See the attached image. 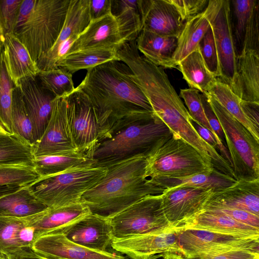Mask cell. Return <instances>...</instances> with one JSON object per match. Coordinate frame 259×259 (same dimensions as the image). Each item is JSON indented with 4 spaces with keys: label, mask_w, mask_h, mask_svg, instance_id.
<instances>
[{
    "label": "cell",
    "mask_w": 259,
    "mask_h": 259,
    "mask_svg": "<svg viewBox=\"0 0 259 259\" xmlns=\"http://www.w3.org/2000/svg\"><path fill=\"white\" fill-rule=\"evenodd\" d=\"M131 75L125 63L111 61L88 70L76 88L93 108L100 127L99 143L131 124L154 115Z\"/></svg>",
    "instance_id": "obj_1"
},
{
    "label": "cell",
    "mask_w": 259,
    "mask_h": 259,
    "mask_svg": "<svg viewBox=\"0 0 259 259\" xmlns=\"http://www.w3.org/2000/svg\"><path fill=\"white\" fill-rule=\"evenodd\" d=\"M146 157L138 156L106 167L105 176L81 197L91 213L110 219L149 195L162 194L164 189L145 176Z\"/></svg>",
    "instance_id": "obj_2"
},
{
    "label": "cell",
    "mask_w": 259,
    "mask_h": 259,
    "mask_svg": "<svg viewBox=\"0 0 259 259\" xmlns=\"http://www.w3.org/2000/svg\"><path fill=\"white\" fill-rule=\"evenodd\" d=\"M172 133L155 114L131 124L100 142L92 153L95 166L109 165L138 156H146Z\"/></svg>",
    "instance_id": "obj_3"
},
{
    "label": "cell",
    "mask_w": 259,
    "mask_h": 259,
    "mask_svg": "<svg viewBox=\"0 0 259 259\" xmlns=\"http://www.w3.org/2000/svg\"><path fill=\"white\" fill-rule=\"evenodd\" d=\"M70 0H34L26 20L13 34L36 63L54 45L64 25Z\"/></svg>",
    "instance_id": "obj_4"
},
{
    "label": "cell",
    "mask_w": 259,
    "mask_h": 259,
    "mask_svg": "<svg viewBox=\"0 0 259 259\" xmlns=\"http://www.w3.org/2000/svg\"><path fill=\"white\" fill-rule=\"evenodd\" d=\"M145 177L183 178L212 173L214 169L193 146L172 135L146 157Z\"/></svg>",
    "instance_id": "obj_5"
},
{
    "label": "cell",
    "mask_w": 259,
    "mask_h": 259,
    "mask_svg": "<svg viewBox=\"0 0 259 259\" xmlns=\"http://www.w3.org/2000/svg\"><path fill=\"white\" fill-rule=\"evenodd\" d=\"M107 170L101 166L72 169L40 178L27 187L48 207L68 205L80 202L82 195L100 182Z\"/></svg>",
    "instance_id": "obj_6"
},
{
    "label": "cell",
    "mask_w": 259,
    "mask_h": 259,
    "mask_svg": "<svg viewBox=\"0 0 259 259\" xmlns=\"http://www.w3.org/2000/svg\"><path fill=\"white\" fill-rule=\"evenodd\" d=\"M205 94L223 129L235 180L259 179V142L212 96Z\"/></svg>",
    "instance_id": "obj_7"
},
{
    "label": "cell",
    "mask_w": 259,
    "mask_h": 259,
    "mask_svg": "<svg viewBox=\"0 0 259 259\" xmlns=\"http://www.w3.org/2000/svg\"><path fill=\"white\" fill-rule=\"evenodd\" d=\"M161 194L145 197L109 219L113 239L171 228L161 207Z\"/></svg>",
    "instance_id": "obj_8"
},
{
    "label": "cell",
    "mask_w": 259,
    "mask_h": 259,
    "mask_svg": "<svg viewBox=\"0 0 259 259\" xmlns=\"http://www.w3.org/2000/svg\"><path fill=\"white\" fill-rule=\"evenodd\" d=\"M178 230L179 242L183 255L188 258H199L205 255L233 250H246L259 253V238L199 229Z\"/></svg>",
    "instance_id": "obj_9"
},
{
    "label": "cell",
    "mask_w": 259,
    "mask_h": 259,
    "mask_svg": "<svg viewBox=\"0 0 259 259\" xmlns=\"http://www.w3.org/2000/svg\"><path fill=\"white\" fill-rule=\"evenodd\" d=\"M64 98L68 124L75 148L92 156L100 141V127L93 108L87 97L76 88Z\"/></svg>",
    "instance_id": "obj_10"
},
{
    "label": "cell",
    "mask_w": 259,
    "mask_h": 259,
    "mask_svg": "<svg viewBox=\"0 0 259 259\" xmlns=\"http://www.w3.org/2000/svg\"><path fill=\"white\" fill-rule=\"evenodd\" d=\"M176 229L149 233L121 239H113L111 246L132 259H156L166 252L183 255Z\"/></svg>",
    "instance_id": "obj_11"
},
{
    "label": "cell",
    "mask_w": 259,
    "mask_h": 259,
    "mask_svg": "<svg viewBox=\"0 0 259 259\" xmlns=\"http://www.w3.org/2000/svg\"><path fill=\"white\" fill-rule=\"evenodd\" d=\"M213 192L189 187L165 189L161 194V207L170 227H179L202 210Z\"/></svg>",
    "instance_id": "obj_12"
},
{
    "label": "cell",
    "mask_w": 259,
    "mask_h": 259,
    "mask_svg": "<svg viewBox=\"0 0 259 259\" xmlns=\"http://www.w3.org/2000/svg\"><path fill=\"white\" fill-rule=\"evenodd\" d=\"M220 68V79L232 88L236 73L237 54L233 37L230 0L222 5L211 22Z\"/></svg>",
    "instance_id": "obj_13"
},
{
    "label": "cell",
    "mask_w": 259,
    "mask_h": 259,
    "mask_svg": "<svg viewBox=\"0 0 259 259\" xmlns=\"http://www.w3.org/2000/svg\"><path fill=\"white\" fill-rule=\"evenodd\" d=\"M34 156L77 151L73 143L67 118L64 97L56 98L48 124L39 140L33 146Z\"/></svg>",
    "instance_id": "obj_14"
},
{
    "label": "cell",
    "mask_w": 259,
    "mask_h": 259,
    "mask_svg": "<svg viewBox=\"0 0 259 259\" xmlns=\"http://www.w3.org/2000/svg\"><path fill=\"white\" fill-rule=\"evenodd\" d=\"M237 56L249 50L259 51V1H230Z\"/></svg>",
    "instance_id": "obj_15"
},
{
    "label": "cell",
    "mask_w": 259,
    "mask_h": 259,
    "mask_svg": "<svg viewBox=\"0 0 259 259\" xmlns=\"http://www.w3.org/2000/svg\"><path fill=\"white\" fill-rule=\"evenodd\" d=\"M30 248L46 259H128L108 251L88 249L69 240L62 233H50L39 236Z\"/></svg>",
    "instance_id": "obj_16"
},
{
    "label": "cell",
    "mask_w": 259,
    "mask_h": 259,
    "mask_svg": "<svg viewBox=\"0 0 259 259\" xmlns=\"http://www.w3.org/2000/svg\"><path fill=\"white\" fill-rule=\"evenodd\" d=\"M18 87L26 109L33 121L37 142L48 124L53 101L56 97L42 87L36 76L21 79Z\"/></svg>",
    "instance_id": "obj_17"
},
{
    "label": "cell",
    "mask_w": 259,
    "mask_h": 259,
    "mask_svg": "<svg viewBox=\"0 0 259 259\" xmlns=\"http://www.w3.org/2000/svg\"><path fill=\"white\" fill-rule=\"evenodd\" d=\"M88 207L81 201L68 205L52 207L25 218L33 228L35 239L50 233H63L70 225L90 214Z\"/></svg>",
    "instance_id": "obj_18"
},
{
    "label": "cell",
    "mask_w": 259,
    "mask_h": 259,
    "mask_svg": "<svg viewBox=\"0 0 259 259\" xmlns=\"http://www.w3.org/2000/svg\"><path fill=\"white\" fill-rule=\"evenodd\" d=\"M62 234L78 245L99 252H107L113 239L109 219L92 213L70 225Z\"/></svg>",
    "instance_id": "obj_19"
},
{
    "label": "cell",
    "mask_w": 259,
    "mask_h": 259,
    "mask_svg": "<svg viewBox=\"0 0 259 259\" xmlns=\"http://www.w3.org/2000/svg\"><path fill=\"white\" fill-rule=\"evenodd\" d=\"M123 43L116 19L110 13L90 21L67 54L87 50L107 49L117 50Z\"/></svg>",
    "instance_id": "obj_20"
},
{
    "label": "cell",
    "mask_w": 259,
    "mask_h": 259,
    "mask_svg": "<svg viewBox=\"0 0 259 259\" xmlns=\"http://www.w3.org/2000/svg\"><path fill=\"white\" fill-rule=\"evenodd\" d=\"M143 29L156 34L179 36L185 21L167 0H139Z\"/></svg>",
    "instance_id": "obj_21"
},
{
    "label": "cell",
    "mask_w": 259,
    "mask_h": 259,
    "mask_svg": "<svg viewBox=\"0 0 259 259\" xmlns=\"http://www.w3.org/2000/svg\"><path fill=\"white\" fill-rule=\"evenodd\" d=\"M174 229H194L247 238H259V229L238 222L221 211L204 207Z\"/></svg>",
    "instance_id": "obj_22"
},
{
    "label": "cell",
    "mask_w": 259,
    "mask_h": 259,
    "mask_svg": "<svg viewBox=\"0 0 259 259\" xmlns=\"http://www.w3.org/2000/svg\"><path fill=\"white\" fill-rule=\"evenodd\" d=\"M222 1L209 0L204 11L185 22L178 37L177 46L173 55V60L177 65L179 62L198 49L199 42L210 27Z\"/></svg>",
    "instance_id": "obj_23"
},
{
    "label": "cell",
    "mask_w": 259,
    "mask_h": 259,
    "mask_svg": "<svg viewBox=\"0 0 259 259\" xmlns=\"http://www.w3.org/2000/svg\"><path fill=\"white\" fill-rule=\"evenodd\" d=\"M206 205L241 209L259 216V179L236 181L229 187L213 192Z\"/></svg>",
    "instance_id": "obj_24"
},
{
    "label": "cell",
    "mask_w": 259,
    "mask_h": 259,
    "mask_svg": "<svg viewBox=\"0 0 259 259\" xmlns=\"http://www.w3.org/2000/svg\"><path fill=\"white\" fill-rule=\"evenodd\" d=\"M231 90L243 100L259 103V51L249 50L237 56Z\"/></svg>",
    "instance_id": "obj_25"
},
{
    "label": "cell",
    "mask_w": 259,
    "mask_h": 259,
    "mask_svg": "<svg viewBox=\"0 0 259 259\" xmlns=\"http://www.w3.org/2000/svg\"><path fill=\"white\" fill-rule=\"evenodd\" d=\"M178 38L161 36L142 30L136 39L139 52L148 60L163 68H177L173 55Z\"/></svg>",
    "instance_id": "obj_26"
},
{
    "label": "cell",
    "mask_w": 259,
    "mask_h": 259,
    "mask_svg": "<svg viewBox=\"0 0 259 259\" xmlns=\"http://www.w3.org/2000/svg\"><path fill=\"white\" fill-rule=\"evenodd\" d=\"M3 51L8 71L16 87L21 79L37 76L39 70L36 63L13 34L5 36Z\"/></svg>",
    "instance_id": "obj_27"
},
{
    "label": "cell",
    "mask_w": 259,
    "mask_h": 259,
    "mask_svg": "<svg viewBox=\"0 0 259 259\" xmlns=\"http://www.w3.org/2000/svg\"><path fill=\"white\" fill-rule=\"evenodd\" d=\"M95 165L91 155L78 151L34 157V169L40 178L72 169L95 166Z\"/></svg>",
    "instance_id": "obj_28"
},
{
    "label": "cell",
    "mask_w": 259,
    "mask_h": 259,
    "mask_svg": "<svg viewBox=\"0 0 259 259\" xmlns=\"http://www.w3.org/2000/svg\"><path fill=\"white\" fill-rule=\"evenodd\" d=\"M35 240L34 229L24 218L0 217V252L11 254L30 248Z\"/></svg>",
    "instance_id": "obj_29"
},
{
    "label": "cell",
    "mask_w": 259,
    "mask_h": 259,
    "mask_svg": "<svg viewBox=\"0 0 259 259\" xmlns=\"http://www.w3.org/2000/svg\"><path fill=\"white\" fill-rule=\"evenodd\" d=\"M149 180L164 189L189 187L211 189L214 192L224 189L236 182L234 178L216 169L209 174H199L183 178H160Z\"/></svg>",
    "instance_id": "obj_30"
},
{
    "label": "cell",
    "mask_w": 259,
    "mask_h": 259,
    "mask_svg": "<svg viewBox=\"0 0 259 259\" xmlns=\"http://www.w3.org/2000/svg\"><path fill=\"white\" fill-rule=\"evenodd\" d=\"M25 186L0 197V217L25 218L40 212L48 206Z\"/></svg>",
    "instance_id": "obj_31"
},
{
    "label": "cell",
    "mask_w": 259,
    "mask_h": 259,
    "mask_svg": "<svg viewBox=\"0 0 259 259\" xmlns=\"http://www.w3.org/2000/svg\"><path fill=\"white\" fill-rule=\"evenodd\" d=\"M111 13L116 19L123 42L136 40L143 29L140 1L111 0Z\"/></svg>",
    "instance_id": "obj_32"
},
{
    "label": "cell",
    "mask_w": 259,
    "mask_h": 259,
    "mask_svg": "<svg viewBox=\"0 0 259 259\" xmlns=\"http://www.w3.org/2000/svg\"><path fill=\"white\" fill-rule=\"evenodd\" d=\"M33 146L20 136L0 134V165L21 166L34 168Z\"/></svg>",
    "instance_id": "obj_33"
},
{
    "label": "cell",
    "mask_w": 259,
    "mask_h": 259,
    "mask_svg": "<svg viewBox=\"0 0 259 259\" xmlns=\"http://www.w3.org/2000/svg\"><path fill=\"white\" fill-rule=\"evenodd\" d=\"M115 49H96L78 51L66 55L56 63V67L71 74L80 70H89L103 63L119 61Z\"/></svg>",
    "instance_id": "obj_34"
},
{
    "label": "cell",
    "mask_w": 259,
    "mask_h": 259,
    "mask_svg": "<svg viewBox=\"0 0 259 259\" xmlns=\"http://www.w3.org/2000/svg\"><path fill=\"white\" fill-rule=\"evenodd\" d=\"M178 66L190 88L201 93H207L217 79L206 67L198 49L179 62Z\"/></svg>",
    "instance_id": "obj_35"
},
{
    "label": "cell",
    "mask_w": 259,
    "mask_h": 259,
    "mask_svg": "<svg viewBox=\"0 0 259 259\" xmlns=\"http://www.w3.org/2000/svg\"><path fill=\"white\" fill-rule=\"evenodd\" d=\"M213 98L234 118L242 124L259 142V131L244 114L242 109L241 99L235 94L229 85L217 78L208 92Z\"/></svg>",
    "instance_id": "obj_36"
},
{
    "label": "cell",
    "mask_w": 259,
    "mask_h": 259,
    "mask_svg": "<svg viewBox=\"0 0 259 259\" xmlns=\"http://www.w3.org/2000/svg\"><path fill=\"white\" fill-rule=\"evenodd\" d=\"M12 119L13 134L20 136L33 146L36 143L34 126L18 86L15 88L13 94Z\"/></svg>",
    "instance_id": "obj_37"
},
{
    "label": "cell",
    "mask_w": 259,
    "mask_h": 259,
    "mask_svg": "<svg viewBox=\"0 0 259 259\" xmlns=\"http://www.w3.org/2000/svg\"><path fill=\"white\" fill-rule=\"evenodd\" d=\"M16 87L8 71L2 49L0 51V123L10 134H13L12 103Z\"/></svg>",
    "instance_id": "obj_38"
},
{
    "label": "cell",
    "mask_w": 259,
    "mask_h": 259,
    "mask_svg": "<svg viewBox=\"0 0 259 259\" xmlns=\"http://www.w3.org/2000/svg\"><path fill=\"white\" fill-rule=\"evenodd\" d=\"M44 88L53 93L56 98L65 97L72 93L74 88L72 74L58 67L39 71L36 76Z\"/></svg>",
    "instance_id": "obj_39"
},
{
    "label": "cell",
    "mask_w": 259,
    "mask_h": 259,
    "mask_svg": "<svg viewBox=\"0 0 259 259\" xmlns=\"http://www.w3.org/2000/svg\"><path fill=\"white\" fill-rule=\"evenodd\" d=\"M40 178L34 168L21 166L0 165V186H29Z\"/></svg>",
    "instance_id": "obj_40"
},
{
    "label": "cell",
    "mask_w": 259,
    "mask_h": 259,
    "mask_svg": "<svg viewBox=\"0 0 259 259\" xmlns=\"http://www.w3.org/2000/svg\"><path fill=\"white\" fill-rule=\"evenodd\" d=\"M198 50L208 70L216 77H220L219 61L211 26L199 42Z\"/></svg>",
    "instance_id": "obj_41"
},
{
    "label": "cell",
    "mask_w": 259,
    "mask_h": 259,
    "mask_svg": "<svg viewBox=\"0 0 259 259\" xmlns=\"http://www.w3.org/2000/svg\"><path fill=\"white\" fill-rule=\"evenodd\" d=\"M180 96L184 100L192 119L208 130L214 135L206 118L199 91L190 88L181 89Z\"/></svg>",
    "instance_id": "obj_42"
},
{
    "label": "cell",
    "mask_w": 259,
    "mask_h": 259,
    "mask_svg": "<svg viewBox=\"0 0 259 259\" xmlns=\"http://www.w3.org/2000/svg\"><path fill=\"white\" fill-rule=\"evenodd\" d=\"M22 0H0V29L3 37L13 34Z\"/></svg>",
    "instance_id": "obj_43"
},
{
    "label": "cell",
    "mask_w": 259,
    "mask_h": 259,
    "mask_svg": "<svg viewBox=\"0 0 259 259\" xmlns=\"http://www.w3.org/2000/svg\"><path fill=\"white\" fill-rule=\"evenodd\" d=\"M167 1L176 8L182 19L185 22L204 11L209 2V0Z\"/></svg>",
    "instance_id": "obj_44"
},
{
    "label": "cell",
    "mask_w": 259,
    "mask_h": 259,
    "mask_svg": "<svg viewBox=\"0 0 259 259\" xmlns=\"http://www.w3.org/2000/svg\"><path fill=\"white\" fill-rule=\"evenodd\" d=\"M215 208L240 223L259 229V216L241 209L212 205H206Z\"/></svg>",
    "instance_id": "obj_45"
},
{
    "label": "cell",
    "mask_w": 259,
    "mask_h": 259,
    "mask_svg": "<svg viewBox=\"0 0 259 259\" xmlns=\"http://www.w3.org/2000/svg\"><path fill=\"white\" fill-rule=\"evenodd\" d=\"M259 253L246 250H233L202 256L199 259H253Z\"/></svg>",
    "instance_id": "obj_46"
},
{
    "label": "cell",
    "mask_w": 259,
    "mask_h": 259,
    "mask_svg": "<svg viewBox=\"0 0 259 259\" xmlns=\"http://www.w3.org/2000/svg\"><path fill=\"white\" fill-rule=\"evenodd\" d=\"M90 21L102 18L111 13V0L89 1Z\"/></svg>",
    "instance_id": "obj_47"
},
{
    "label": "cell",
    "mask_w": 259,
    "mask_h": 259,
    "mask_svg": "<svg viewBox=\"0 0 259 259\" xmlns=\"http://www.w3.org/2000/svg\"><path fill=\"white\" fill-rule=\"evenodd\" d=\"M240 104L245 116L259 131V103L241 99Z\"/></svg>",
    "instance_id": "obj_48"
},
{
    "label": "cell",
    "mask_w": 259,
    "mask_h": 259,
    "mask_svg": "<svg viewBox=\"0 0 259 259\" xmlns=\"http://www.w3.org/2000/svg\"><path fill=\"white\" fill-rule=\"evenodd\" d=\"M192 124L200 137L213 148H218V143L214 136L208 130L192 119Z\"/></svg>",
    "instance_id": "obj_49"
},
{
    "label": "cell",
    "mask_w": 259,
    "mask_h": 259,
    "mask_svg": "<svg viewBox=\"0 0 259 259\" xmlns=\"http://www.w3.org/2000/svg\"><path fill=\"white\" fill-rule=\"evenodd\" d=\"M9 254L12 259H46L35 253L30 248H23Z\"/></svg>",
    "instance_id": "obj_50"
},
{
    "label": "cell",
    "mask_w": 259,
    "mask_h": 259,
    "mask_svg": "<svg viewBox=\"0 0 259 259\" xmlns=\"http://www.w3.org/2000/svg\"><path fill=\"white\" fill-rule=\"evenodd\" d=\"M23 187L17 185H2L0 186V197L17 191Z\"/></svg>",
    "instance_id": "obj_51"
},
{
    "label": "cell",
    "mask_w": 259,
    "mask_h": 259,
    "mask_svg": "<svg viewBox=\"0 0 259 259\" xmlns=\"http://www.w3.org/2000/svg\"><path fill=\"white\" fill-rule=\"evenodd\" d=\"M163 259H190L188 258L182 254L172 253L166 252L162 254Z\"/></svg>",
    "instance_id": "obj_52"
},
{
    "label": "cell",
    "mask_w": 259,
    "mask_h": 259,
    "mask_svg": "<svg viewBox=\"0 0 259 259\" xmlns=\"http://www.w3.org/2000/svg\"><path fill=\"white\" fill-rule=\"evenodd\" d=\"M0 259H12L9 254L0 252Z\"/></svg>",
    "instance_id": "obj_53"
},
{
    "label": "cell",
    "mask_w": 259,
    "mask_h": 259,
    "mask_svg": "<svg viewBox=\"0 0 259 259\" xmlns=\"http://www.w3.org/2000/svg\"><path fill=\"white\" fill-rule=\"evenodd\" d=\"M4 37H3L0 29V51L3 49Z\"/></svg>",
    "instance_id": "obj_54"
},
{
    "label": "cell",
    "mask_w": 259,
    "mask_h": 259,
    "mask_svg": "<svg viewBox=\"0 0 259 259\" xmlns=\"http://www.w3.org/2000/svg\"><path fill=\"white\" fill-rule=\"evenodd\" d=\"M8 133L0 123V134Z\"/></svg>",
    "instance_id": "obj_55"
},
{
    "label": "cell",
    "mask_w": 259,
    "mask_h": 259,
    "mask_svg": "<svg viewBox=\"0 0 259 259\" xmlns=\"http://www.w3.org/2000/svg\"><path fill=\"white\" fill-rule=\"evenodd\" d=\"M253 259H259V257L258 258H253Z\"/></svg>",
    "instance_id": "obj_56"
}]
</instances>
